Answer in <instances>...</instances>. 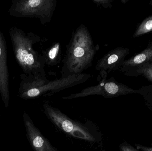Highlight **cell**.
I'll return each mask as SVG.
<instances>
[{"label":"cell","mask_w":152,"mask_h":151,"mask_svg":"<svg viewBox=\"0 0 152 151\" xmlns=\"http://www.w3.org/2000/svg\"><path fill=\"white\" fill-rule=\"evenodd\" d=\"M98 47L86 27L81 25L77 27L66 46L61 77L80 74L90 67Z\"/></svg>","instance_id":"6da1fadb"},{"label":"cell","mask_w":152,"mask_h":151,"mask_svg":"<svg viewBox=\"0 0 152 151\" xmlns=\"http://www.w3.org/2000/svg\"><path fill=\"white\" fill-rule=\"evenodd\" d=\"M14 52L24 72L31 76H45L44 59L34 49V44L41 39L36 35H25L21 32L11 34Z\"/></svg>","instance_id":"7a4b0ae2"},{"label":"cell","mask_w":152,"mask_h":151,"mask_svg":"<svg viewBox=\"0 0 152 151\" xmlns=\"http://www.w3.org/2000/svg\"><path fill=\"white\" fill-rule=\"evenodd\" d=\"M90 77V74L81 73L50 81L46 76H31L30 81L25 85L22 97L28 98L42 95L51 96L63 90L86 82Z\"/></svg>","instance_id":"3957f363"},{"label":"cell","mask_w":152,"mask_h":151,"mask_svg":"<svg viewBox=\"0 0 152 151\" xmlns=\"http://www.w3.org/2000/svg\"><path fill=\"white\" fill-rule=\"evenodd\" d=\"M45 114L57 127L74 138L90 142H98L99 137L91 126L73 120L58 108L46 102L43 105Z\"/></svg>","instance_id":"277c9868"},{"label":"cell","mask_w":152,"mask_h":151,"mask_svg":"<svg viewBox=\"0 0 152 151\" xmlns=\"http://www.w3.org/2000/svg\"><path fill=\"white\" fill-rule=\"evenodd\" d=\"M57 3V0L21 1L18 4V12L22 17L39 18L45 25L51 20Z\"/></svg>","instance_id":"5b68a950"},{"label":"cell","mask_w":152,"mask_h":151,"mask_svg":"<svg viewBox=\"0 0 152 151\" xmlns=\"http://www.w3.org/2000/svg\"><path fill=\"white\" fill-rule=\"evenodd\" d=\"M99 81V84L96 86L86 88L78 93L63 97L61 98L69 100L94 95L102 96L106 98H112L132 93L133 91L125 85L115 81L108 80L107 79Z\"/></svg>","instance_id":"8992f818"},{"label":"cell","mask_w":152,"mask_h":151,"mask_svg":"<svg viewBox=\"0 0 152 151\" xmlns=\"http://www.w3.org/2000/svg\"><path fill=\"white\" fill-rule=\"evenodd\" d=\"M128 54L127 49L118 48L109 51L100 59L95 66L96 70L99 72V80L107 79L110 72L120 68Z\"/></svg>","instance_id":"52a82bcc"},{"label":"cell","mask_w":152,"mask_h":151,"mask_svg":"<svg viewBox=\"0 0 152 151\" xmlns=\"http://www.w3.org/2000/svg\"><path fill=\"white\" fill-rule=\"evenodd\" d=\"M24 118L28 137L35 151H58L42 134L26 113H24Z\"/></svg>","instance_id":"ba28073f"},{"label":"cell","mask_w":152,"mask_h":151,"mask_svg":"<svg viewBox=\"0 0 152 151\" xmlns=\"http://www.w3.org/2000/svg\"><path fill=\"white\" fill-rule=\"evenodd\" d=\"M3 43L0 41V92L6 107L9 99L8 75L6 64V53Z\"/></svg>","instance_id":"9c48e42d"},{"label":"cell","mask_w":152,"mask_h":151,"mask_svg":"<svg viewBox=\"0 0 152 151\" xmlns=\"http://www.w3.org/2000/svg\"><path fill=\"white\" fill-rule=\"evenodd\" d=\"M61 46L59 42L54 43L49 48L43 51L45 64L50 66L57 65L61 60Z\"/></svg>","instance_id":"30bf717a"},{"label":"cell","mask_w":152,"mask_h":151,"mask_svg":"<svg viewBox=\"0 0 152 151\" xmlns=\"http://www.w3.org/2000/svg\"><path fill=\"white\" fill-rule=\"evenodd\" d=\"M152 59V47L146 49L140 54L127 61H124L121 68L133 66L144 64L145 62L151 60Z\"/></svg>","instance_id":"8fae6325"},{"label":"cell","mask_w":152,"mask_h":151,"mask_svg":"<svg viewBox=\"0 0 152 151\" xmlns=\"http://www.w3.org/2000/svg\"><path fill=\"white\" fill-rule=\"evenodd\" d=\"M152 31V17L147 19L141 24L135 34V36H139Z\"/></svg>","instance_id":"7c38bea8"},{"label":"cell","mask_w":152,"mask_h":151,"mask_svg":"<svg viewBox=\"0 0 152 151\" xmlns=\"http://www.w3.org/2000/svg\"><path fill=\"white\" fill-rule=\"evenodd\" d=\"M93 1L97 5H101L104 8H106L111 7L113 1L111 0H94Z\"/></svg>","instance_id":"4fadbf2b"},{"label":"cell","mask_w":152,"mask_h":151,"mask_svg":"<svg viewBox=\"0 0 152 151\" xmlns=\"http://www.w3.org/2000/svg\"><path fill=\"white\" fill-rule=\"evenodd\" d=\"M121 151H137L132 147L126 145H122L120 147Z\"/></svg>","instance_id":"5bb4252c"},{"label":"cell","mask_w":152,"mask_h":151,"mask_svg":"<svg viewBox=\"0 0 152 151\" xmlns=\"http://www.w3.org/2000/svg\"><path fill=\"white\" fill-rule=\"evenodd\" d=\"M139 148L143 151H152V147L151 148L143 147V146H139Z\"/></svg>","instance_id":"9a60e30c"},{"label":"cell","mask_w":152,"mask_h":151,"mask_svg":"<svg viewBox=\"0 0 152 151\" xmlns=\"http://www.w3.org/2000/svg\"><path fill=\"white\" fill-rule=\"evenodd\" d=\"M151 78L152 79V71L151 72Z\"/></svg>","instance_id":"2e32d148"},{"label":"cell","mask_w":152,"mask_h":151,"mask_svg":"<svg viewBox=\"0 0 152 151\" xmlns=\"http://www.w3.org/2000/svg\"><path fill=\"white\" fill-rule=\"evenodd\" d=\"M151 2H152V1H151Z\"/></svg>","instance_id":"e0dca14e"}]
</instances>
